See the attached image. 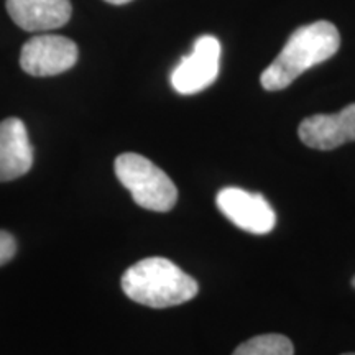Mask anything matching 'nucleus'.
I'll list each match as a JSON object with an SVG mask.
<instances>
[{
    "mask_svg": "<svg viewBox=\"0 0 355 355\" xmlns=\"http://www.w3.org/2000/svg\"><path fill=\"white\" fill-rule=\"evenodd\" d=\"M216 204L227 219L245 232L263 235L272 232L277 214L260 193L241 188H224L217 193Z\"/></svg>",
    "mask_w": 355,
    "mask_h": 355,
    "instance_id": "obj_6",
    "label": "nucleus"
},
{
    "mask_svg": "<svg viewBox=\"0 0 355 355\" xmlns=\"http://www.w3.org/2000/svg\"><path fill=\"white\" fill-rule=\"evenodd\" d=\"M300 140L314 150H334L355 141V104L337 114H318L306 117L298 128Z\"/></svg>",
    "mask_w": 355,
    "mask_h": 355,
    "instance_id": "obj_7",
    "label": "nucleus"
},
{
    "mask_svg": "<svg viewBox=\"0 0 355 355\" xmlns=\"http://www.w3.org/2000/svg\"><path fill=\"white\" fill-rule=\"evenodd\" d=\"M17 242L12 234L0 230V266L6 265L15 257Z\"/></svg>",
    "mask_w": 355,
    "mask_h": 355,
    "instance_id": "obj_11",
    "label": "nucleus"
},
{
    "mask_svg": "<svg viewBox=\"0 0 355 355\" xmlns=\"http://www.w3.org/2000/svg\"><path fill=\"white\" fill-rule=\"evenodd\" d=\"M33 165V148L25 123L17 117L0 122V183L26 175Z\"/></svg>",
    "mask_w": 355,
    "mask_h": 355,
    "instance_id": "obj_8",
    "label": "nucleus"
},
{
    "mask_svg": "<svg viewBox=\"0 0 355 355\" xmlns=\"http://www.w3.org/2000/svg\"><path fill=\"white\" fill-rule=\"evenodd\" d=\"M78 44L61 35H38L20 51V66L30 76L46 78L64 73L76 64Z\"/></svg>",
    "mask_w": 355,
    "mask_h": 355,
    "instance_id": "obj_4",
    "label": "nucleus"
},
{
    "mask_svg": "<svg viewBox=\"0 0 355 355\" xmlns=\"http://www.w3.org/2000/svg\"><path fill=\"white\" fill-rule=\"evenodd\" d=\"M220 43L212 35H202L194 42L191 55L181 58L171 73V86L183 96L196 94L216 81L219 74Z\"/></svg>",
    "mask_w": 355,
    "mask_h": 355,
    "instance_id": "obj_5",
    "label": "nucleus"
},
{
    "mask_svg": "<svg viewBox=\"0 0 355 355\" xmlns=\"http://www.w3.org/2000/svg\"><path fill=\"white\" fill-rule=\"evenodd\" d=\"M352 286H354V288H355V277H354V278H352Z\"/></svg>",
    "mask_w": 355,
    "mask_h": 355,
    "instance_id": "obj_13",
    "label": "nucleus"
},
{
    "mask_svg": "<svg viewBox=\"0 0 355 355\" xmlns=\"http://www.w3.org/2000/svg\"><path fill=\"white\" fill-rule=\"evenodd\" d=\"M121 286L132 301L155 309L183 304L199 291L196 279L163 257H148L128 266Z\"/></svg>",
    "mask_w": 355,
    "mask_h": 355,
    "instance_id": "obj_2",
    "label": "nucleus"
},
{
    "mask_svg": "<svg viewBox=\"0 0 355 355\" xmlns=\"http://www.w3.org/2000/svg\"><path fill=\"white\" fill-rule=\"evenodd\" d=\"M10 19L25 32H50L71 19L69 0H7Z\"/></svg>",
    "mask_w": 355,
    "mask_h": 355,
    "instance_id": "obj_9",
    "label": "nucleus"
},
{
    "mask_svg": "<svg viewBox=\"0 0 355 355\" xmlns=\"http://www.w3.org/2000/svg\"><path fill=\"white\" fill-rule=\"evenodd\" d=\"M115 176L144 209L168 212L176 206L178 189L171 178L139 153H122L115 158Z\"/></svg>",
    "mask_w": 355,
    "mask_h": 355,
    "instance_id": "obj_3",
    "label": "nucleus"
},
{
    "mask_svg": "<svg viewBox=\"0 0 355 355\" xmlns=\"http://www.w3.org/2000/svg\"><path fill=\"white\" fill-rule=\"evenodd\" d=\"M340 46V35L334 24L314 21L295 30L279 55L261 73L260 83L266 91H282L304 71L332 58Z\"/></svg>",
    "mask_w": 355,
    "mask_h": 355,
    "instance_id": "obj_1",
    "label": "nucleus"
},
{
    "mask_svg": "<svg viewBox=\"0 0 355 355\" xmlns=\"http://www.w3.org/2000/svg\"><path fill=\"white\" fill-rule=\"evenodd\" d=\"M343 355H355V354H343Z\"/></svg>",
    "mask_w": 355,
    "mask_h": 355,
    "instance_id": "obj_14",
    "label": "nucleus"
},
{
    "mask_svg": "<svg viewBox=\"0 0 355 355\" xmlns=\"http://www.w3.org/2000/svg\"><path fill=\"white\" fill-rule=\"evenodd\" d=\"M105 2L112 3V6H123V3H128L130 0H105Z\"/></svg>",
    "mask_w": 355,
    "mask_h": 355,
    "instance_id": "obj_12",
    "label": "nucleus"
},
{
    "mask_svg": "<svg viewBox=\"0 0 355 355\" xmlns=\"http://www.w3.org/2000/svg\"><path fill=\"white\" fill-rule=\"evenodd\" d=\"M232 355H295V347L286 336L261 334L239 345Z\"/></svg>",
    "mask_w": 355,
    "mask_h": 355,
    "instance_id": "obj_10",
    "label": "nucleus"
}]
</instances>
